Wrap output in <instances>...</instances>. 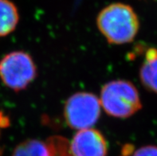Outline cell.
Wrapping results in <instances>:
<instances>
[{
	"mask_svg": "<svg viewBox=\"0 0 157 156\" xmlns=\"http://www.w3.org/2000/svg\"><path fill=\"white\" fill-rule=\"evenodd\" d=\"M51 149V156H73L70 148V142L62 136L54 135L46 139Z\"/></svg>",
	"mask_w": 157,
	"mask_h": 156,
	"instance_id": "cell-9",
	"label": "cell"
},
{
	"mask_svg": "<svg viewBox=\"0 0 157 156\" xmlns=\"http://www.w3.org/2000/svg\"><path fill=\"white\" fill-rule=\"evenodd\" d=\"M157 58V49L154 47L147 49L145 53V60L144 61H151Z\"/></svg>",
	"mask_w": 157,
	"mask_h": 156,
	"instance_id": "cell-11",
	"label": "cell"
},
{
	"mask_svg": "<svg viewBox=\"0 0 157 156\" xmlns=\"http://www.w3.org/2000/svg\"><path fill=\"white\" fill-rule=\"evenodd\" d=\"M100 99L94 93L78 92L70 96L64 106V118L70 128H90L101 116Z\"/></svg>",
	"mask_w": 157,
	"mask_h": 156,
	"instance_id": "cell-4",
	"label": "cell"
},
{
	"mask_svg": "<svg viewBox=\"0 0 157 156\" xmlns=\"http://www.w3.org/2000/svg\"><path fill=\"white\" fill-rule=\"evenodd\" d=\"M98 30L112 45L130 43L140 29V21L133 8L121 2L109 4L97 17Z\"/></svg>",
	"mask_w": 157,
	"mask_h": 156,
	"instance_id": "cell-1",
	"label": "cell"
},
{
	"mask_svg": "<svg viewBox=\"0 0 157 156\" xmlns=\"http://www.w3.org/2000/svg\"><path fill=\"white\" fill-rule=\"evenodd\" d=\"M70 148L73 156H107L108 143L101 131L90 127L74 135Z\"/></svg>",
	"mask_w": 157,
	"mask_h": 156,
	"instance_id": "cell-5",
	"label": "cell"
},
{
	"mask_svg": "<svg viewBox=\"0 0 157 156\" xmlns=\"http://www.w3.org/2000/svg\"><path fill=\"white\" fill-rule=\"evenodd\" d=\"M132 156H157V146H144L134 151Z\"/></svg>",
	"mask_w": 157,
	"mask_h": 156,
	"instance_id": "cell-10",
	"label": "cell"
},
{
	"mask_svg": "<svg viewBox=\"0 0 157 156\" xmlns=\"http://www.w3.org/2000/svg\"><path fill=\"white\" fill-rule=\"evenodd\" d=\"M11 156H51V149L46 140L28 139L15 146Z\"/></svg>",
	"mask_w": 157,
	"mask_h": 156,
	"instance_id": "cell-7",
	"label": "cell"
},
{
	"mask_svg": "<svg viewBox=\"0 0 157 156\" xmlns=\"http://www.w3.org/2000/svg\"><path fill=\"white\" fill-rule=\"evenodd\" d=\"M139 76L144 87L157 94V58L151 61H144Z\"/></svg>",
	"mask_w": 157,
	"mask_h": 156,
	"instance_id": "cell-8",
	"label": "cell"
},
{
	"mask_svg": "<svg viewBox=\"0 0 157 156\" xmlns=\"http://www.w3.org/2000/svg\"><path fill=\"white\" fill-rule=\"evenodd\" d=\"M100 102L109 116L118 119L129 118L142 108L137 89L125 80H115L104 85Z\"/></svg>",
	"mask_w": 157,
	"mask_h": 156,
	"instance_id": "cell-2",
	"label": "cell"
},
{
	"mask_svg": "<svg viewBox=\"0 0 157 156\" xmlns=\"http://www.w3.org/2000/svg\"><path fill=\"white\" fill-rule=\"evenodd\" d=\"M9 119L8 117H6L5 116H2L1 113H0V127H7L9 125Z\"/></svg>",
	"mask_w": 157,
	"mask_h": 156,
	"instance_id": "cell-13",
	"label": "cell"
},
{
	"mask_svg": "<svg viewBox=\"0 0 157 156\" xmlns=\"http://www.w3.org/2000/svg\"><path fill=\"white\" fill-rule=\"evenodd\" d=\"M134 146L131 144H126L122 148V154L124 156L128 155L129 154H133Z\"/></svg>",
	"mask_w": 157,
	"mask_h": 156,
	"instance_id": "cell-12",
	"label": "cell"
},
{
	"mask_svg": "<svg viewBox=\"0 0 157 156\" xmlns=\"http://www.w3.org/2000/svg\"><path fill=\"white\" fill-rule=\"evenodd\" d=\"M37 75L35 63L26 52H10L0 60V79L5 86L16 93L25 90Z\"/></svg>",
	"mask_w": 157,
	"mask_h": 156,
	"instance_id": "cell-3",
	"label": "cell"
},
{
	"mask_svg": "<svg viewBox=\"0 0 157 156\" xmlns=\"http://www.w3.org/2000/svg\"><path fill=\"white\" fill-rule=\"evenodd\" d=\"M19 21L18 10L10 0H0V38L11 34Z\"/></svg>",
	"mask_w": 157,
	"mask_h": 156,
	"instance_id": "cell-6",
	"label": "cell"
}]
</instances>
